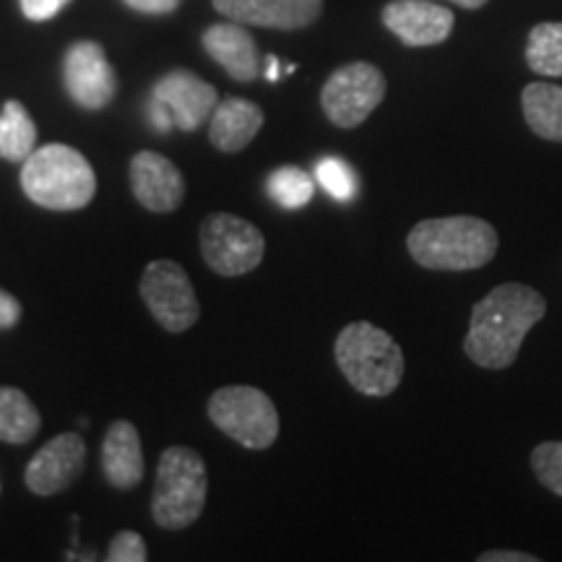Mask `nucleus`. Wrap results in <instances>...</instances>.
<instances>
[{"label": "nucleus", "mask_w": 562, "mask_h": 562, "mask_svg": "<svg viewBox=\"0 0 562 562\" xmlns=\"http://www.w3.org/2000/svg\"><path fill=\"white\" fill-rule=\"evenodd\" d=\"M547 300L529 284L495 286L476 302L463 351L484 370H505L518 360L526 334L544 318Z\"/></svg>", "instance_id": "1"}, {"label": "nucleus", "mask_w": 562, "mask_h": 562, "mask_svg": "<svg viewBox=\"0 0 562 562\" xmlns=\"http://www.w3.org/2000/svg\"><path fill=\"white\" fill-rule=\"evenodd\" d=\"M406 248L422 269L474 271L497 256L501 240L480 216H435L414 224Z\"/></svg>", "instance_id": "2"}, {"label": "nucleus", "mask_w": 562, "mask_h": 562, "mask_svg": "<svg viewBox=\"0 0 562 562\" xmlns=\"http://www.w3.org/2000/svg\"><path fill=\"white\" fill-rule=\"evenodd\" d=\"M336 364L355 391L364 396H391L404 378V351L396 339L368 321L341 328L334 344Z\"/></svg>", "instance_id": "3"}, {"label": "nucleus", "mask_w": 562, "mask_h": 562, "mask_svg": "<svg viewBox=\"0 0 562 562\" xmlns=\"http://www.w3.org/2000/svg\"><path fill=\"white\" fill-rule=\"evenodd\" d=\"M21 188L42 209L79 211L94 199L97 175L81 151L66 144H47L24 159Z\"/></svg>", "instance_id": "4"}, {"label": "nucleus", "mask_w": 562, "mask_h": 562, "mask_svg": "<svg viewBox=\"0 0 562 562\" xmlns=\"http://www.w3.org/2000/svg\"><path fill=\"white\" fill-rule=\"evenodd\" d=\"M206 463L193 448L172 446L161 453L151 495V518L159 529L180 531L201 518L206 505Z\"/></svg>", "instance_id": "5"}, {"label": "nucleus", "mask_w": 562, "mask_h": 562, "mask_svg": "<svg viewBox=\"0 0 562 562\" xmlns=\"http://www.w3.org/2000/svg\"><path fill=\"white\" fill-rule=\"evenodd\" d=\"M209 419L250 451H263L279 438V412L263 391L227 385L209 398Z\"/></svg>", "instance_id": "6"}, {"label": "nucleus", "mask_w": 562, "mask_h": 562, "mask_svg": "<svg viewBox=\"0 0 562 562\" xmlns=\"http://www.w3.org/2000/svg\"><path fill=\"white\" fill-rule=\"evenodd\" d=\"M203 261L220 277H243L266 256L263 232L235 214H209L199 232Z\"/></svg>", "instance_id": "7"}, {"label": "nucleus", "mask_w": 562, "mask_h": 562, "mask_svg": "<svg viewBox=\"0 0 562 562\" xmlns=\"http://www.w3.org/2000/svg\"><path fill=\"white\" fill-rule=\"evenodd\" d=\"M385 97V76L372 63H347L323 83L321 108L339 128H357Z\"/></svg>", "instance_id": "8"}, {"label": "nucleus", "mask_w": 562, "mask_h": 562, "mask_svg": "<svg viewBox=\"0 0 562 562\" xmlns=\"http://www.w3.org/2000/svg\"><path fill=\"white\" fill-rule=\"evenodd\" d=\"M140 297L165 331L182 334L199 321L201 307L186 269L170 258H159L140 273Z\"/></svg>", "instance_id": "9"}, {"label": "nucleus", "mask_w": 562, "mask_h": 562, "mask_svg": "<svg viewBox=\"0 0 562 562\" xmlns=\"http://www.w3.org/2000/svg\"><path fill=\"white\" fill-rule=\"evenodd\" d=\"M68 97L83 110H104L117 94V76L100 42L81 40L68 47L63 60Z\"/></svg>", "instance_id": "10"}, {"label": "nucleus", "mask_w": 562, "mask_h": 562, "mask_svg": "<svg viewBox=\"0 0 562 562\" xmlns=\"http://www.w3.org/2000/svg\"><path fill=\"white\" fill-rule=\"evenodd\" d=\"M83 463H87V446H83L81 435L63 432L34 453L30 467H26L24 482L34 495H58L79 480Z\"/></svg>", "instance_id": "11"}, {"label": "nucleus", "mask_w": 562, "mask_h": 562, "mask_svg": "<svg viewBox=\"0 0 562 562\" xmlns=\"http://www.w3.org/2000/svg\"><path fill=\"white\" fill-rule=\"evenodd\" d=\"M151 100L170 110L175 128L191 133L199 131L211 112L220 104V94L209 81L199 79L191 70L178 68L161 76L151 91Z\"/></svg>", "instance_id": "12"}, {"label": "nucleus", "mask_w": 562, "mask_h": 562, "mask_svg": "<svg viewBox=\"0 0 562 562\" xmlns=\"http://www.w3.org/2000/svg\"><path fill=\"white\" fill-rule=\"evenodd\" d=\"M383 24L406 47H432L451 37L456 19L435 0H391L383 9Z\"/></svg>", "instance_id": "13"}, {"label": "nucleus", "mask_w": 562, "mask_h": 562, "mask_svg": "<svg viewBox=\"0 0 562 562\" xmlns=\"http://www.w3.org/2000/svg\"><path fill=\"white\" fill-rule=\"evenodd\" d=\"M131 191L154 214H170L186 199V178L157 151H138L131 159Z\"/></svg>", "instance_id": "14"}, {"label": "nucleus", "mask_w": 562, "mask_h": 562, "mask_svg": "<svg viewBox=\"0 0 562 562\" xmlns=\"http://www.w3.org/2000/svg\"><path fill=\"white\" fill-rule=\"evenodd\" d=\"M229 21L266 30H305L321 16L323 0H211Z\"/></svg>", "instance_id": "15"}, {"label": "nucleus", "mask_w": 562, "mask_h": 562, "mask_svg": "<svg viewBox=\"0 0 562 562\" xmlns=\"http://www.w3.org/2000/svg\"><path fill=\"white\" fill-rule=\"evenodd\" d=\"M203 50L227 70L235 81L250 83L261 76V55H258L256 40L245 30V24L227 21V24H211L203 32Z\"/></svg>", "instance_id": "16"}, {"label": "nucleus", "mask_w": 562, "mask_h": 562, "mask_svg": "<svg viewBox=\"0 0 562 562\" xmlns=\"http://www.w3.org/2000/svg\"><path fill=\"white\" fill-rule=\"evenodd\" d=\"M102 472L115 490H133L144 480V448L128 419L112 422L102 440Z\"/></svg>", "instance_id": "17"}, {"label": "nucleus", "mask_w": 562, "mask_h": 562, "mask_svg": "<svg viewBox=\"0 0 562 562\" xmlns=\"http://www.w3.org/2000/svg\"><path fill=\"white\" fill-rule=\"evenodd\" d=\"M263 110L256 102L240 100V97H229L216 104L211 112L209 138L216 149L224 154H237L258 136L263 128Z\"/></svg>", "instance_id": "18"}, {"label": "nucleus", "mask_w": 562, "mask_h": 562, "mask_svg": "<svg viewBox=\"0 0 562 562\" xmlns=\"http://www.w3.org/2000/svg\"><path fill=\"white\" fill-rule=\"evenodd\" d=\"M524 117L529 128L544 140L562 144V87L554 83H529L521 94Z\"/></svg>", "instance_id": "19"}, {"label": "nucleus", "mask_w": 562, "mask_h": 562, "mask_svg": "<svg viewBox=\"0 0 562 562\" xmlns=\"http://www.w3.org/2000/svg\"><path fill=\"white\" fill-rule=\"evenodd\" d=\"M42 417L37 406L30 402L24 391L3 385L0 389V442L24 446L40 432Z\"/></svg>", "instance_id": "20"}, {"label": "nucleus", "mask_w": 562, "mask_h": 562, "mask_svg": "<svg viewBox=\"0 0 562 562\" xmlns=\"http://www.w3.org/2000/svg\"><path fill=\"white\" fill-rule=\"evenodd\" d=\"M37 146V125L26 108L16 100L5 102L0 112V157L24 161Z\"/></svg>", "instance_id": "21"}, {"label": "nucleus", "mask_w": 562, "mask_h": 562, "mask_svg": "<svg viewBox=\"0 0 562 562\" xmlns=\"http://www.w3.org/2000/svg\"><path fill=\"white\" fill-rule=\"evenodd\" d=\"M526 63L533 74L562 76V21H544L529 32L526 42Z\"/></svg>", "instance_id": "22"}, {"label": "nucleus", "mask_w": 562, "mask_h": 562, "mask_svg": "<svg viewBox=\"0 0 562 562\" xmlns=\"http://www.w3.org/2000/svg\"><path fill=\"white\" fill-rule=\"evenodd\" d=\"M266 193L271 195L273 203H279L281 209L297 211L313 201L315 186L313 178L300 167H279L269 175L266 180Z\"/></svg>", "instance_id": "23"}, {"label": "nucleus", "mask_w": 562, "mask_h": 562, "mask_svg": "<svg viewBox=\"0 0 562 562\" xmlns=\"http://www.w3.org/2000/svg\"><path fill=\"white\" fill-rule=\"evenodd\" d=\"M315 178H318L321 188L328 195H334L336 201H351L357 193V178L355 170L347 165V161L326 157L315 165Z\"/></svg>", "instance_id": "24"}, {"label": "nucleus", "mask_w": 562, "mask_h": 562, "mask_svg": "<svg viewBox=\"0 0 562 562\" xmlns=\"http://www.w3.org/2000/svg\"><path fill=\"white\" fill-rule=\"evenodd\" d=\"M531 469L547 490L562 497V442H539L531 453Z\"/></svg>", "instance_id": "25"}, {"label": "nucleus", "mask_w": 562, "mask_h": 562, "mask_svg": "<svg viewBox=\"0 0 562 562\" xmlns=\"http://www.w3.org/2000/svg\"><path fill=\"white\" fill-rule=\"evenodd\" d=\"M108 560L110 562H146L149 560V552H146V542L140 539V533L121 531L117 537H112Z\"/></svg>", "instance_id": "26"}, {"label": "nucleus", "mask_w": 562, "mask_h": 562, "mask_svg": "<svg viewBox=\"0 0 562 562\" xmlns=\"http://www.w3.org/2000/svg\"><path fill=\"white\" fill-rule=\"evenodd\" d=\"M21 11L32 21H47L66 9L70 0H19Z\"/></svg>", "instance_id": "27"}, {"label": "nucleus", "mask_w": 562, "mask_h": 562, "mask_svg": "<svg viewBox=\"0 0 562 562\" xmlns=\"http://www.w3.org/2000/svg\"><path fill=\"white\" fill-rule=\"evenodd\" d=\"M125 5H131L138 13H151V16H165L172 13L180 5V0H125Z\"/></svg>", "instance_id": "28"}, {"label": "nucleus", "mask_w": 562, "mask_h": 562, "mask_svg": "<svg viewBox=\"0 0 562 562\" xmlns=\"http://www.w3.org/2000/svg\"><path fill=\"white\" fill-rule=\"evenodd\" d=\"M21 318V302L0 290V328H13Z\"/></svg>", "instance_id": "29"}, {"label": "nucleus", "mask_w": 562, "mask_h": 562, "mask_svg": "<svg viewBox=\"0 0 562 562\" xmlns=\"http://www.w3.org/2000/svg\"><path fill=\"white\" fill-rule=\"evenodd\" d=\"M146 112H149V123H151L154 131L170 133L175 128V121H172L170 110H167L165 104H159L157 100H149V108H146Z\"/></svg>", "instance_id": "30"}, {"label": "nucleus", "mask_w": 562, "mask_h": 562, "mask_svg": "<svg viewBox=\"0 0 562 562\" xmlns=\"http://www.w3.org/2000/svg\"><path fill=\"white\" fill-rule=\"evenodd\" d=\"M480 562H539V558L518 550H490L480 554Z\"/></svg>", "instance_id": "31"}, {"label": "nucleus", "mask_w": 562, "mask_h": 562, "mask_svg": "<svg viewBox=\"0 0 562 562\" xmlns=\"http://www.w3.org/2000/svg\"><path fill=\"white\" fill-rule=\"evenodd\" d=\"M263 74H266V79H269V81H277L279 79V74H281L279 60L273 58V55H269V58H266V70H263Z\"/></svg>", "instance_id": "32"}, {"label": "nucleus", "mask_w": 562, "mask_h": 562, "mask_svg": "<svg viewBox=\"0 0 562 562\" xmlns=\"http://www.w3.org/2000/svg\"><path fill=\"white\" fill-rule=\"evenodd\" d=\"M451 3H456V5H461V9L476 11V9H482V5H484V3H487V0H451Z\"/></svg>", "instance_id": "33"}]
</instances>
